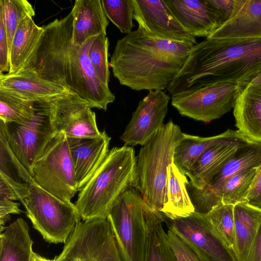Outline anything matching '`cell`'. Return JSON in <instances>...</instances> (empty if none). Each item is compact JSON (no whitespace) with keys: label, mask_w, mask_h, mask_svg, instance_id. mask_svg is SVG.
I'll list each match as a JSON object with an SVG mask.
<instances>
[{"label":"cell","mask_w":261,"mask_h":261,"mask_svg":"<svg viewBox=\"0 0 261 261\" xmlns=\"http://www.w3.org/2000/svg\"><path fill=\"white\" fill-rule=\"evenodd\" d=\"M72 21L70 12L43 26L40 39L21 68H31L41 77L67 87L88 101L91 108L106 111L115 96L99 79L89 58L96 37L82 46H75Z\"/></svg>","instance_id":"6da1fadb"},{"label":"cell","mask_w":261,"mask_h":261,"mask_svg":"<svg viewBox=\"0 0 261 261\" xmlns=\"http://www.w3.org/2000/svg\"><path fill=\"white\" fill-rule=\"evenodd\" d=\"M260 75L261 38H206L192 47L167 90L173 96L217 82L244 89Z\"/></svg>","instance_id":"7a4b0ae2"},{"label":"cell","mask_w":261,"mask_h":261,"mask_svg":"<svg viewBox=\"0 0 261 261\" xmlns=\"http://www.w3.org/2000/svg\"><path fill=\"white\" fill-rule=\"evenodd\" d=\"M193 46L161 39L138 28L118 39L109 62L120 84L137 91H163L178 73Z\"/></svg>","instance_id":"3957f363"},{"label":"cell","mask_w":261,"mask_h":261,"mask_svg":"<svg viewBox=\"0 0 261 261\" xmlns=\"http://www.w3.org/2000/svg\"><path fill=\"white\" fill-rule=\"evenodd\" d=\"M136 188V156L133 147H114L80 190L75 206L83 221L107 218L119 197Z\"/></svg>","instance_id":"277c9868"},{"label":"cell","mask_w":261,"mask_h":261,"mask_svg":"<svg viewBox=\"0 0 261 261\" xmlns=\"http://www.w3.org/2000/svg\"><path fill=\"white\" fill-rule=\"evenodd\" d=\"M182 132L168 121L142 146L136 156V188L153 209L161 212L167 201V174Z\"/></svg>","instance_id":"5b68a950"},{"label":"cell","mask_w":261,"mask_h":261,"mask_svg":"<svg viewBox=\"0 0 261 261\" xmlns=\"http://www.w3.org/2000/svg\"><path fill=\"white\" fill-rule=\"evenodd\" d=\"M18 176L26 183L19 201L33 228L49 243H65L81 218L75 204L65 202L40 187L25 168Z\"/></svg>","instance_id":"8992f818"},{"label":"cell","mask_w":261,"mask_h":261,"mask_svg":"<svg viewBox=\"0 0 261 261\" xmlns=\"http://www.w3.org/2000/svg\"><path fill=\"white\" fill-rule=\"evenodd\" d=\"M148 204L131 187L118 198L107 217L122 261H144Z\"/></svg>","instance_id":"52a82bcc"},{"label":"cell","mask_w":261,"mask_h":261,"mask_svg":"<svg viewBox=\"0 0 261 261\" xmlns=\"http://www.w3.org/2000/svg\"><path fill=\"white\" fill-rule=\"evenodd\" d=\"M46 191L67 202L78 190L67 136L57 133L36 161L31 175Z\"/></svg>","instance_id":"ba28073f"},{"label":"cell","mask_w":261,"mask_h":261,"mask_svg":"<svg viewBox=\"0 0 261 261\" xmlns=\"http://www.w3.org/2000/svg\"><path fill=\"white\" fill-rule=\"evenodd\" d=\"M0 129L11 151L31 175L33 166L46 146L57 133L47 101L36 102L33 117L23 123H4Z\"/></svg>","instance_id":"9c48e42d"},{"label":"cell","mask_w":261,"mask_h":261,"mask_svg":"<svg viewBox=\"0 0 261 261\" xmlns=\"http://www.w3.org/2000/svg\"><path fill=\"white\" fill-rule=\"evenodd\" d=\"M56 261H122L107 218L79 221Z\"/></svg>","instance_id":"30bf717a"},{"label":"cell","mask_w":261,"mask_h":261,"mask_svg":"<svg viewBox=\"0 0 261 261\" xmlns=\"http://www.w3.org/2000/svg\"><path fill=\"white\" fill-rule=\"evenodd\" d=\"M242 89L232 83H212L172 96L171 105L180 115L208 123L233 108Z\"/></svg>","instance_id":"8fae6325"},{"label":"cell","mask_w":261,"mask_h":261,"mask_svg":"<svg viewBox=\"0 0 261 261\" xmlns=\"http://www.w3.org/2000/svg\"><path fill=\"white\" fill-rule=\"evenodd\" d=\"M168 228L196 253L201 261H239L236 253L216 231L204 214L170 219L164 216Z\"/></svg>","instance_id":"7c38bea8"},{"label":"cell","mask_w":261,"mask_h":261,"mask_svg":"<svg viewBox=\"0 0 261 261\" xmlns=\"http://www.w3.org/2000/svg\"><path fill=\"white\" fill-rule=\"evenodd\" d=\"M57 133L67 137L92 138L100 135L95 112L86 100L72 91L47 100Z\"/></svg>","instance_id":"4fadbf2b"},{"label":"cell","mask_w":261,"mask_h":261,"mask_svg":"<svg viewBox=\"0 0 261 261\" xmlns=\"http://www.w3.org/2000/svg\"><path fill=\"white\" fill-rule=\"evenodd\" d=\"M261 163V142L242 147L202 189L187 186L195 212L206 214L222 203L221 192L224 184L235 175L258 167Z\"/></svg>","instance_id":"5bb4252c"},{"label":"cell","mask_w":261,"mask_h":261,"mask_svg":"<svg viewBox=\"0 0 261 261\" xmlns=\"http://www.w3.org/2000/svg\"><path fill=\"white\" fill-rule=\"evenodd\" d=\"M170 98L164 91H149L141 100L120 137L125 145L143 146L164 125Z\"/></svg>","instance_id":"9a60e30c"},{"label":"cell","mask_w":261,"mask_h":261,"mask_svg":"<svg viewBox=\"0 0 261 261\" xmlns=\"http://www.w3.org/2000/svg\"><path fill=\"white\" fill-rule=\"evenodd\" d=\"M134 19L138 28L152 37L181 42L197 43L175 18L164 0H133Z\"/></svg>","instance_id":"2e32d148"},{"label":"cell","mask_w":261,"mask_h":261,"mask_svg":"<svg viewBox=\"0 0 261 261\" xmlns=\"http://www.w3.org/2000/svg\"><path fill=\"white\" fill-rule=\"evenodd\" d=\"M175 18L194 37H209L226 21L212 0H164Z\"/></svg>","instance_id":"e0dca14e"},{"label":"cell","mask_w":261,"mask_h":261,"mask_svg":"<svg viewBox=\"0 0 261 261\" xmlns=\"http://www.w3.org/2000/svg\"><path fill=\"white\" fill-rule=\"evenodd\" d=\"M253 142L243 135L222 140L202 153L186 175L188 187L203 189L212 178L243 146Z\"/></svg>","instance_id":"ac0fdd59"},{"label":"cell","mask_w":261,"mask_h":261,"mask_svg":"<svg viewBox=\"0 0 261 261\" xmlns=\"http://www.w3.org/2000/svg\"><path fill=\"white\" fill-rule=\"evenodd\" d=\"M106 132L92 138L67 137L78 190L88 181L107 156L111 140Z\"/></svg>","instance_id":"d6986e66"},{"label":"cell","mask_w":261,"mask_h":261,"mask_svg":"<svg viewBox=\"0 0 261 261\" xmlns=\"http://www.w3.org/2000/svg\"><path fill=\"white\" fill-rule=\"evenodd\" d=\"M0 88L33 101H47L71 91L41 77L29 68H21L13 73H0Z\"/></svg>","instance_id":"ffe728a7"},{"label":"cell","mask_w":261,"mask_h":261,"mask_svg":"<svg viewBox=\"0 0 261 261\" xmlns=\"http://www.w3.org/2000/svg\"><path fill=\"white\" fill-rule=\"evenodd\" d=\"M208 38H261V0H234L228 19Z\"/></svg>","instance_id":"44dd1931"},{"label":"cell","mask_w":261,"mask_h":261,"mask_svg":"<svg viewBox=\"0 0 261 261\" xmlns=\"http://www.w3.org/2000/svg\"><path fill=\"white\" fill-rule=\"evenodd\" d=\"M72 17V42L82 46L91 38L107 35L108 19L101 0H76L71 11Z\"/></svg>","instance_id":"7402d4cb"},{"label":"cell","mask_w":261,"mask_h":261,"mask_svg":"<svg viewBox=\"0 0 261 261\" xmlns=\"http://www.w3.org/2000/svg\"><path fill=\"white\" fill-rule=\"evenodd\" d=\"M238 130L248 139L261 142V85H249L239 93L233 107Z\"/></svg>","instance_id":"603a6c76"},{"label":"cell","mask_w":261,"mask_h":261,"mask_svg":"<svg viewBox=\"0 0 261 261\" xmlns=\"http://www.w3.org/2000/svg\"><path fill=\"white\" fill-rule=\"evenodd\" d=\"M233 250L239 261H250L252 247L261 223V208L248 202L233 206Z\"/></svg>","instance_id":"cb8c5ba5"},{"label":"cell","mask_w":261,"mask_h":261,"mask_svg":"<svg viewBox=\"0 0 261 261\" xmlns=\"http://www.w3.org/2000/svg\"><path fill=\"white\" fill-rule=\"evenodd\" d=\"M27 222L18 218L0 234V261H33L34 242Z\"/></svg>","instance_id":"d4e9b609"},{"label":"cell","mask_w":261,"mask_h":261,"mask_svg":"<svg viewBox=\"0 0 261 261\" xmlns=\"http://www.w3.org/2000/svg\"><path fill=\"white\" fill-rule=\"evenodd\" d=\"M189 181L172 162L167 174V201L161 213L163 216L175 219L189 216L195 212L187 186Z\"/></svg>","instance_id":"484cf974"},{"label":"cell","mask_w":261,"mask_h":261,"mask_svg":"<svg viewBox=\"0 0 261 261\" xmlns=\"http://www.w3.org/2000/svg\"><path fill=\"white\" fill-rule=\"evenodd\" d=\"M241 135L242 134L238 130L231 129L208 137H201L183 133L175 148L173 163L181 173L186 175L199 156L209 148L222 140Z\"/></svg>","instance_id":"4316f807"},{"label":"cell","mask_w":261,"mask_h":261,"mask_svg":"<svg viewBox=\"0 0 261 261\" xmlns=\"http://www.w3.org/2000/svg\"><path fill=\"white\" fill-rule=\"evenodd\" d=\"M146 219L147 239L144 261H176L163 227L162 214L148 205Z\"/></svg>","instance_id":"83f0119b"},{"label":"cell","mask_w":261,"mask_h":261,"mask_svg":"<svg viewBox=\"0 0 261 261\" xmlns=\"http://www.w3.org/2000/svg\"><path fill=\"white\" fill-rule=\"evenodd\" d=\"M43 32V27L36 24L33 17L27 16L22 20L12 40L8 73L16 72L23 66L35 48Z\"/></svg>","instance_id":"f1b7e54d"},{"label":"cell","mask_w":261,"mask_h":261,"mask_svg":"<svg viewBox=\"0 0 261 261\" xmlns=\"http://www.w3.org/2000/svg\"><path fill=\"white\" fill-rule=\"evenodd\" d=\"M36 102L0 88V120L4 123H23L35 115Z\"/></svg>","instance_id":"f546056e"},{"label":"cell","mask_w":261,"mask_h":261,"mask_svg":"<svg viewBox=\"0 0 261 261\" xmlns=\"http://www.w3.org/2000/svg\"><path fill=\"white\" fill-rule=\"evenodd\" d=\"M257 169L256 167L245 170L229 179L224 184L221 192L222 203L234 206L247 202Z\"/></svg>","instance_id":"4dcf8cb0"},{"label":"cell","mask_w":261,"mask_h":261,"mask_svg":"<svg viewBox=\"0 0 261 261\" xmlns=\"http://www.w3.org/2000/svg\"><path fill=\"white\" fill-rule=\"evenodd\" d=\"M108 18L123 34L133 31L134 6L133 0H101Z\"/></svg>","instance_id":"1f68e13d"},{"label":"cell","mask_w":261,"mask_h":261,"mask_svg":"<svg viewBox=\"0 0 261 261\" xmlns=\"http://www.w3.org/2000/svg\"><path fill=\"white\" fill-rule=\"evenodd\" d=\"M3 5L7 35L10 53L14 34L22 20L33 17L35 12L27 0H1Z\"/></svg>","instance_id":"d6a6232c"},{"label":"cell","mask_w":261,"mask_h":261,"mask_svg":"<svg viewBox=\"0 0 261 261\" xmlns=\"http://www.w3.org/2000/svg\"><path fill=\"white\" fill-rule=\"evenodd\" d=\"M233 206L221 203L204 214L214 229L233 250L234 244Z\"/></svg>","instance_id":"836d02e7"},{"label":"cell","mask_w":261,"mask_h":261,"mask_svg":"<svg viewBox=\"0 0 261 261\" xmlns=\"http://www.w3.org/2000/svg\"><path fill=\"white\" fill-rule=\"evenodd\" d=\"M109 41L107 35L101 34L96 37L88 53L89 58L99 79L109 86L110 72L109 57Z\"/></svg>","instance_id":"e575fe53"},{"label":"cell","mask_w":261,"mask_h":261,"mask_svg":"<svg viewBox=\"0 0 261 261\" xmlns=\"http://www.w3.org/2000/svg\"><path fill=\"white\" fill-rule=\"evenodd\" d=\"M167 234L176 261H201L193 250L174 232L168 229Z\"/></svg>","instance_id":"d590c367"},{"label":"cell","mask_w":261,"mask_h":261,"mask_svg":"<svg viewBox=\"0 0 261 261\" xmlns=\"http://www.w3.org/2000/svg\"><path fill=\"white\" fill-rule=\"evenodd\" d=\"M10 70V51L7 35L3 5L0 2V73Z\"/></svg>","instance_id":"8d00e7d4"},{"label":"cell","mask_w":261,"mask_h":261,"mask_svg":"<svg viewBox=\"0 0 261 261\" xmlns=\"http://www.w3.org/2000/svg\"><path fill=\"white\" fill-rule=\"evenodd\" d=\"M20 204L7 199H0L1 231L5 228V224L10 219V214H20L22 211L19 208Z\"/></svg>","instance_id":"74e56055"},{"label":"cell","mask_w":261,"mask_h":261,"mask_svg":"<svg viewBox=\"0 0 261 261\" xmlns=\"http://www.w3.org/2000/svg\"><path fill=\"white\" fill-rule=\"evenodd\" d=\"M247 202L261 208V163L257 167L248 194Z\"/></svg>","instance_id":"f35d334b"},{"label":"cell","mask_w":261,"mask_h":261,"mask_svg":"<svg viewBox=\"0 0 261 261\" xmlns=\"http://www.w3.org/2000/svg\"><path fill=\"white\" fill-rule=\"evenodd\" d=\"M0 199L19 200V198L12 188L0 177Z\"/></svg>","instance_id":"ab89813d"},{"label":"cell","mask_w":261,"mask_h":261,"mask_svg":"<svg viewBox=\"0 0 261 261\" xmlns=\"http://www.w3.org/2000/svg\"><path fill=\"white\" fill-rule=\"evenodd\" d=\"M212 1L221 12L226 21L232 12L234 0Z\"/></svg>","instance_id":"60d3db41"},{"label":"cell","mask_w":261,"mask_h":261,"mask_svg":"<svg viewBox=\"0 0 261 261\" xmlns=\"http://www.w3.org/2000/svg\"><path fill=\"white\" fill-rule=\"evenodd\" d=\"M250 261H261V223L252 247Z\"/></svg>","instance_id":"b9f144b4"},{"label":"cell","mask_w":261,"mask_h":261,"mask_svg":"<svg viewBox=\"0 0 261 261\" xmlns=\"http://www.w3.org/2000/svg\"><path fill=\"white\" fill-rule=\"evenodd\" d=\"M33 261H56L55 258L54 259H50L43 257L39 254L34 253L33 256Z\"/></svg>","instance_id":"7bdbcfd3"}]
</instances>
